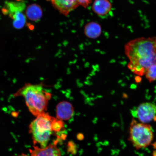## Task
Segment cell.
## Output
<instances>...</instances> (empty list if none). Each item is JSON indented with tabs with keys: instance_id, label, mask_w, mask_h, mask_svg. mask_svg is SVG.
<instances>
[{
	"instance_id": "3957f363",
	"label": "cell",
	"mask_w": 156,
	"mask_h": 156,
	"mask_svg": "<svg viewBox=\"0 0 156 156\" xmlns=\"http://www.w3.org/2000/svg\"><path fill=\"white\" fill-rule=\"evenodd\" d=\"M55 118L46 112L37 116L29 125V133L32 135L34 144L38 143L42 148L48 146L53 130L52 123Z\"/></svg>"
},
{
	"instance_id": "4fadbf2b",
	"label": "cell",
	"mask_w": 156,
	"mask_h": 156,
	"mask_svg": "<svg viewBox=\"0 0 156 156\" xmlns=\"http://www.w3.org/2000/svg\"><path fill=\"white\" fill-rule=\"evenodd\" d=\"M145 75L146 79L150 83L156 80V64L148 68Z\"/></svg>"
},
{
	"instance_id": "9a60e30c",
	"label": "cell",
	"mask_w": 156,
	"mask_h": 156,
	"mask_svg": "<svg viewBox=\"0 0 156 156\" xmlns=\"http://www.w3.org/2000/svg\"><path fill=\"white\" fill-rule=\"evenodd\" d=\"M153 146L154 149H156V142L153 144Z\"/></svg>"
},
{
	"instance_id": "7a4b0ae2",
	"label": "cell",
	"mask_w": 156,
	"mask_h": 156,
	"mask_svg": "<svg viewBox=\"0 0 156 156\" xmlns=\"http://www.w3.org/2000/svg\"><path fill=\"white\" fill-rule=\"evenodd\" d=\"M16 95L24 97L29 111L35 116L45 112L51 94L40 85L28 84L19 90Z\"/></svg>"
},
{
	"instance_id": "5bb4252c",
	"label": "cell",
	"mask_w": 156,
	"mask_h": 156,
	"mask_svg": "<svg viewBox=\"0 0 156 156\" xmlns=\"http://www.w3.org/2000/svg\"><path fill=\"white\" fill-rule=\"evenodd\" d=\"M79 5H81L83 7L86 8L90 3L91 0H78Z\"/></svg>"
},
{
	"instance_id": "8992f818",
	"label": "cell",
	"mask_w": 156,
	"mask_h": 156,
	"mask_svg": "<svg viewBox=\"0 0 156 156\" xmlns=\"http://www.w3.org/2000/svg\"><path fill=\"white\" fill-rule=\"evenodd\" d=\"M58 141H55L44 148L34 146L29 150L31 156H62L60 150L56 146Z\"/></svg>"
},
{
	"instance_id": "7c38bea8",
	"label": "cell",
	"mask_w": 156,
	"mask_h": 156,
	"mask_svg": "<svg viewBox=\"0 0 156 156\" xmlns=\"http://www.w3.org/2000/svg\"><path fill=\"white\" fill-rule=\"evenodd\" d=\"M11 17L13 19V25L15 28L20 29L24 27L26 23V19L22 11L17 12Z\"/></svg>"
},
{
	"instance_id": "52a82bcc",
	"label": "cell",
	"mask_w": 156,
	"mask_h": 156,
	"mask_svg": "<svg viewBox=\"0 0 156 156\" xmlns=\"http://www.w3.org/2000/svg\"><path fill=\"white\" fill-rule=\"evenodd\" d=\"M52 4L62 14L67 15L79 5L78 0H51Z\"/></svg>"
},
{
	"instance_id": "8fae6325",
	"label": "cell",
	"mask_w": 156,
	"mask_h": 156,
	"mask_svg": "<svg viewBox=\"0 0 156 156\" xmlns=\"http://www.w3.org/2000/svg\"><path fill=\"white\" fill-rule=\"evenodd\" d=\"M85 34L88 37L96 38L100 36L102 29L100 25L97 23L91 22L87 24L85 28Z\"/></svg>"
},
{
	"instance_id": "ba28073f",
	"label": "cell",
	"mask_w": 156,
	"mask_h": 156,
	"mask_svg": "<svg viewBox=\"0 0 156 156\" xmlns=\"http://www.w3.org/2000/svg\"><path fill=\"white\" fill-rule=\"evenodd\" d=\"M73 107L69 102H62L56 107V117L58 119L68 120L73 116Z\"/></svg>"
},
{
	"instance_id": "6da1fadb",
	"label": "cell",
	"mask_w": 156,
	"mask_h": 156,
	"mask_svg": "<svg viewBox=\"0 0 156 156\" xmlns=\"http://www.w3.org/2000/svg\"><path fill=\"white\" fill-rule=\"evenodd\" d=\"M124 51L129 60V69L136 75H144L156 64V37L134 39L125 45Z\"/></svg>"
},
{
	"instance_id": "9c48e42d",
	"label": "cell",
	"mask_w": 156,
	"mask_h": 156,
	"mask_svg": "<svg viewBox=\"0 0 156 156\" xmlns=\"http://www.w3.org/2000/svg\"><path fill=\"white\" fill-rule=\"evenodd\" d=\"M112 6V4L108 0H95L92 9L97 15L103 16L110 12Z\"/></svg>"
},
{
	"instance_id": "277c9868",
	"label": "cell",
	"mask_w": 156,
	"mask_h": 156,
	"mask_svg": "<svg viewBox=\"0 0 156 156\" xmlns=\"http://www.w3.org/2000/svg\"><path fill=\"white\" fill-rule=\"evenodd\" d=\"M129 140L137 150L149 146L153 139L154 134L150 125L138 123L133 119L130 123Z\"/></svg>"
},
{
	"instance_id": "30bf717a",
	"label": "cell",
	"mask_w": 156,
	"mask_h": 156,
	"mask_svg": "<svg viewBox=\"0 0 156 156\" xmlns=\"http://www.w3.org/2000/svg\"><path fill=\"white\" fill-rule=\"evenodd\" d=\"M26 14L30 20L37 22L42 18V11L40 6L36 4L29 5L27 7Z\"/></svg>"
},
{
	"instance_id": "e0dca14e",
	"label": "cell",
	"mask_w": 156,
	"mask_h": 156,
	"mask_svg": "<svg viewBox=\"0 0 156 156\" xmlns=\"http://www.w3.org/2000/svg\"><path fill=\"white\" fill-rule=\"evenodd\" d=\"M20 156H29L27 155H25V154H22V155H21Z\"/></svg>"
},
{
	"instance_id": "5b68a950",
	"label": "cell",
	"mask_w": 156,
	"mask_h": 156,
	"mask_svg": "<svg viewBox=\"0 0 156 156\" xmlns=\"http://www.w3.org/2000/svg\"><path fill=\"white\" fill-rule=\"evenodd\" d=\"M136 116L143 123L156 121V106L151 103H142L136 110Z\"/></svg>"
},
{
	"instance_id": "2e32d148",
	"label": "cell",
	"mask_w": 156,
	"mask_h": 156,
	"mask_svg": "<svg viewBox=\"0 0 156 156\" xmlns=\"http://www.w3.org/2000/svg\"><path fill=\"white\" fill-rule=\"evenodd\" d=\"M153 156H156V151H154Z\"/></svg>"
}]
</instances>
